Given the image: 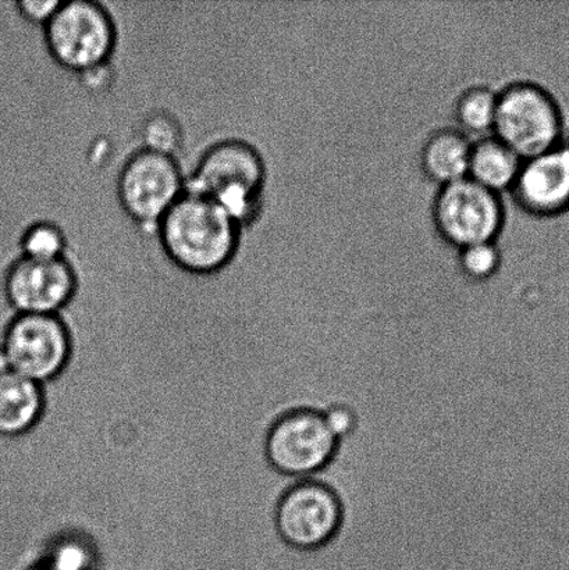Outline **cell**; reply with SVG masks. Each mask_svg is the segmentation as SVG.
Listing matches in <instances>:
<instances>
[{"label": "cell", "instance_id": "obj_1", "mask_svg": "<svg viewBox=\"0 0 569 570\" xmlns=\"http://www.w3.org/2000/svg\"><path fill=\"white\" fill-rule=\"evenodd\" d=\"M243 230L214 200L186 191L160 222L155 236L178 269L210 276L236 258Z\"/></svg>", "mask_w": 569, "mask_h": 570}, {"label": "cell", "instance_id": "obj_2", "mask_svg": "<svg viewBox=\"0 0 569 570\" xmlns=\"http://www.w3.org/2000/svg\"><path fill=\"white\" fill-rule=\"evenodd\" d=\"M186 181L187 191L214 200L243 228L253 225L264 208L265 159L245 139L225 138L210 144Z\"/></svg>", "mask_w": 569, "mask_h": 570}, {"label": "cell", "instance_id": "obj_3", "mask_svg": "<svg viewBox=\"0 0 569 570\" xmlns=\"http://www.w3.org/2000/svg\"><path fill=\"white\" fill-rule=\"evenodd\" d=\"M42 32L50 58L78 76L110 66L119 37L114 14L97 0H61Z\"/></svg>", "mask_w": 569, "mask_h": 570}, {"label": "cell", "instance_id": "obj_4", "mask_svg": "<svg viewBox=\"0 0 569 570\" xmlns=\"http://www.w3.org/2000/svg\"><path fill=\"white\" fill-rule=\"evenodd\" d=\"M342 441L328 428L322 410L294 407L276 417L265 435L264 451L269 466L281 476L316 479L331 468Z\"/></svg>", "mask_w": 569, "mask_h": 570}, {"label": "cell", "instance_id": "obj_5", "mask_svg": "<svg viewBox=\"0 0 569 570\" xmlns=\"http://www.w3.org/2000/svg\"><path fill=\"white\" fill-rule=\"evenodd\" d=\"M186 178L177 156L139 148L119 170L117 200L134 225L155 234L164 217L186 194Z\"/></svg>", "mask_w": 569, "mask_h": 570}, {"label": "cell", "instance_id": "obj_6", "mask_svg": "<svg viewBox=\"0 0 569 570\" xmlns=\"http://www.w3.org/2000/svg\"><path fill=\"white\" fill-rule=\"evenodd\" d=\"M342 497L322 479L294 482L278 499L273 513L276 533L290 549L303 554L325 550L342 533Z\"/></svg>", "mask_w": 569, "mask_h": 570}, {"label": "cell", "instance_id": "obj_7", "mask_svg": "<svg viewBox=\"0 0 569 570\" xmlns=\"http://www.w3.org/2000/svg\"><path fill=\"white\" fill-rule=\"evenodd\" d=\"M493 136L522 160L560 145L562 116L548 89L532 81H516L498 92Z\"/></svg>", "mask_w": 569, "mask_h": 570}, {"label": "cell", "instance_id": "obj_8", "mask_svg": "<svg viewBox=\"0 0 569 570\" xmlns=\"http://www.w3.org/2000/svg\"><path fill=\"white\" fill-rule=\"evenodd\" d=\"M72 340L60 315H14L0 340V372L47 384L69 365Z\"/></svg>", "mask_w": 569, "mask_h": 570}, {"label": "cell", "instance_id": "obj_9", "mask_svg": "<svg viewBox=\"0 0 569 570\" xmlns=\"http://www.w3.org/2000/svg\"><path fill=\"white\" fill-rule=\"evenodd\" d=\"M432 216L440 236L461 249L496 242L504 225V206L499 194L465 177L440 188Z\"/></svg>", "mask_w": 569, "mask_h": 570}, {"label": "cell", "instance_id": "obj_10", "mask_svg": "<svg viewBox=\"0 0 569 570\" xmlns=\"http://www.w3.org/2000/svg\"><path fill=\"white\" fill-rule=\"evenodd\" d=\"M4 301L14 315H60L78 291L69 258L38 261L16 256L2 277Z\"/></svg>", "mask_w": 569, "mask_h": 570}, {"label": "cell", "instance_id": "obj_11", "mask_svg": "<svg viewBox=\"0 0 569 570\" xmlns=\"http://www.w3.org/2000/svg\"><path fill=\"white\" fill-rule=\"evenodd\" d=\"M521 209L549 217L569 208V145H557L543 154L522 160L512 187Z\"/></svg>", "mask_w": 569, "mask_h": 570}, {"label": "cell", "instance_id": "obj_12", "mask_svg": "<svg viewBox=\"0 0 569 570\" xmlns=\"http://www.w3.org/2000/svg\"><path fill=\"white\" fill-rule=\"evenodd\" d=\"M45 406L43 385L13 372H0V438L30 433L41 422Z\"/></svg>", "mask_w": 569, "mask_h": 570}, {"label": "cell", "instance_id": "obj_13", "mask_svg": "<svg viewBox=\"0 0 569 570\" xmlns=\"http://www.w3.org/2000/svg\"><path fill=\"white\" fill-rule=\"evenodd\" d=\"M472 142L464 132L455 128H443L433 132L423 145L422 169L428 178L440 187L468 177Z\"/></svg>", "mask_w": 569, "mask_h": 570}, {"label": "cell", "instance_id": "obj_14", "mask_svg": "<svg viewBox=\"0 0 569 570\" xmlns=\"http://www.w3.org/2000/svg\"><path fill=\"white\" fill-rule=\"evenodd\" d=\"M521 164L520 156L492 134L472 142L468 177L499 194L512 187Z\"/></svg>", "mask_w": 569, "mask_h": 570}, {"label": "cell", "instance_id": "obj_15", "mask_svg": "<svg viewBox=\"0 0 569 570\" xmlns=\"http://www.w3.org/2000/svg\"><path fill=\"white\" fill-rule=\"evenodd\" d=\"M498 92L489 87L477 86L465 89L457 99L454 115L460 131L487 137L493 131Z\"/></svg>", "mask_w": 569, "mask_h": 570}, {"label": "cell", "instance_id": "obj_16", "mask_svg": "<svg viewBox=\"0 0 569 570\" xmlns=\"http://www.w3.org/2000/svg\"><path fill=\"white\" fill-rule=\"evenodd\" d=\"M19 256L38 261H58L69 258V238L58 223L36 220L22 228L17 239Z\"/></svg>", "mask_w": 569, "mask_h": 570}, {"label": "cell", "instance_id": "obj_17", "mask_svg": "<svg viewBox=\"0 0 569 570\" xmlns=\"http://www.w3.org/2000/svg\"><path fill=\"white\" fill-rule=\"evenodd\" d=\"M501 254L494 242L473 244L460 249V267L471 281L483 282L498 273Z\"/></svg>", "mask_w": 569, "mask_h": 570}, {"label": "cell", "instance_id": "obj_18", "mask_svg": "<svg viewBox=\"0 0 569 570\" xmlns=\"http://www.w3.org/2000/svg\"><path fill=\"white\" fill-rule=\"evenodd\" d=\"M143 142L145 149L155 153L176 156L180 145L182 132L178 122L166 114H155L144 122Z\"/></svg>", "mask_w": 569, "mask_h": 570}, {"label": "cell", "instance_id": "obj_19", "mask_svg": "<svg viewBox=\"0 0 569 570\" xmlns=\"http://www.w3.org/2000/svg\"><path fill=\"white\" fill-rule=\"evenodd\" d=\"M322 412L328 428L332 429V432L336 434L342 443L359 432L360 417L354 407L343 404V402H336V404L325 407Z\"/></svg>", "mask_w": 569, "mask_h": 570}, {"label": "cell", "instance_id": "obj_20", "mask_svg": "<svg viewBox=\"0 0 569 570\" xmlns=\"http://www.w3.org/2000/svg\"><path fill=\"white\" fill-rule=\"evenodd\" d=\"M61 0H17L14 11L22 21L43 28L59 9Z\"/></svg>", "mask_w": 569, "mask_h": 570}, {"label": "cell", "instance_id": "obj_21", "mask_svg": "<svg viewBox=\"0 0 569 570\" xmlns=\"http://www.w3.org/2000/svg\"><path fill=\"white\" fill-rule=\"evenodd\" d=\"M43 570H80V569L71 568V567L67 566V563H59V566L49 567Z\"/></svg>", "mask_w": 569, "mask_h": 570}]
</instances>
